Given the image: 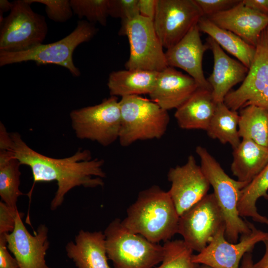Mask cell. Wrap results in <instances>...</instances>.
Here are the masks:
<instances>
[{
  "label": "cell",
  "instance_id": "cell-7",
  "mask_svg": "<svg viewBox=\"0 0 268 268\" xmlns=\"http://www.w3.org/2000/svg\"><path fill=\"white\" fill-rule=\"evenodd\" d=\"M12 2L10 13L0 24V51L24 52L43 44L48 33L45 17L34 12L28 0Z\"/></svg>",
  "mask_w": 268,
  "mask_h": 268
},
{
  "label": "cell",
  "instance_id": "cell-8",
  "mask_svg": "<svg viewBox=\"0 0 268 268\" xmlns=\"http://www.w3.org/2000/svg\"><path fill=\"white\" fill-rule=\"evenodd\" d=\"M71 126L77 138L107 146L119 138L121 122L119 101L111 96L99 104L72 110Z\"/></svg>",
  "mask_w": 268,
  "mask_h": 268
},
{
  "label": "cell",
  "instance_id": "cell-6",
  "mask_svg": "<svg viewBox=\"0 0 268 268\" xmlns=\"http://www.w3.org/2000/svg\"><path fill=\"white\" fill-rule=\"evenodd\" d=\"M98 29L87 20H79L75 29L63 39L47 44H42L29 50L10 53L0 51V66L33 61L37 65L54 64L67 68L74 77L81 73L73 61L75 49L91 40Z\"/></svg>",
  "mask_w": 268,
  "mask_h": 268
},
{
  "label": "cell",
  "instance_id": "cell-38",
  "mask_svg": "<svg viewBox=\"0 0 268 268\" xmlns=\"http://www.w3.org/2000/svg\"><path fill=\"white\" fill-rule=\"evenodd\" d=\"M250 104L268 107V86L247 102L243 107Z\"/></svg>",
  "mask_w": 268,
  "mask_h": 268
},
{
  "label": "cell",
  "instance_id": "cell-32",
  "mask_svg": "<svg viewBox=\"0 0 268 268\" xmlns=\"http://www.w3.org/2000/svg\"><path fill=\"white\" fill-rule=\"evenodd\" d=\"M32 4L40 3L45 5L48 17L59 23L65 22L70 19L73 14L69 0H28Z\"/></svg>",
  "mask_w": 268,
  "mask_h": 268
},
{
  "label": "cell",
  "instance_id": "cell-11",
  "mask_svg": "<svg viewBox=\"0 0 268 268\" xmlns=\"http://www.w3.org/2000/svg\"><path fill=\"white\" fill-rule=\"evenodd\" d=\"M203 16L195 0H157L153 23L163 47L175 46Z\"/></svg>",
  "mask_w": 268,
  "mask_h": 268
},
{
  "label": "cell",
  "instance_id": "cell-16",
  "mask_svg": "<svg viewBox=\"0 0 268 268\" xmlns=\"http://www.w3.org/2000/svg\"><path fill=\"white\" fill-rule=\"evenodd\" d=\"M200 32L198 24L193 27L182 40L167 50L166 60L168 67L185 70L200 87L211 90L202 69L203 56L209 46L202 43Z\"/></svg>",
  "mask_w": 268,
  "mask_h": 268
},
{
  "label": "cell",
  "instance_id": "cell-21",
  "mask_svg": "<svg viewBox=\"0 0 268 268\" xmlns=\"http://www.w3.org/2000/svg\"><path fill=\"white\" fill-rule=\"evenodd\" d=\"M216 104L211 90L199 87L176 109L175 117L179 126L186 130L206 131Z\"/></svg>",
  "mask_w": 268,
  "mask_h": 268
},
{
  "label": "cell",
  "instance_id": "cell-33",
  "mask_svg": "<svg viewBox=\"0 0 268 268\" xmlns=\"http://www.w3.org/2000/svg\"><path fill=\"white\" fill-rule=\"evenodd\" d=\"M203 17L227 10L237 4L240 0H195Z\"/></svg>",
  "mask_w": 268,
  "mask_h": 268
},
{
  "label": "cell",
  "instance_id": "cell-42",
  "mask_svg": "<svg viewBox=\"0 0 268 268\" xmlns=\"http://www.w3.org/2000/svg\"><path fill=\"white\" fill-rule=\"evenodd\" d=\"M198 268H212L208 266L205 265H200Z\"/></svg>",
  "mask_w": 268,
  "mask_h": 268
},
{
  "label": "cell",
  "instance_id": "cell-10",
  "mask_svg": "<svg viewBox=\"0 0 268 268\" xmlns=\"http://www.w3.org/2000/svg\"><path fill=\"white\" fill-rule=\"evenodd\" d=\"M125 35L130 48L126 69L160 72L168 67L152 20L137 16L128 23Z\"/></svg>",
  "mask_w": 268,
  "mask_h": 268
},
{
  "label": "cell",
  "instance_id": "cell-41",
  "mask_svg": "<svg viewBox=\"0 0 268 268\" xmlns=\"http://www.w3.org/2000/svg\"><path fill=\"white\" fill-rule=\"evenodd\" d=\"M12 7V2H9L7 0H0V13L3 14L4 12L10 11Z\"/></svg>",
  "mask_w": 268,
  "mask_h": 268
},
{
  "label": "cell",
  "instance_id": "cell-20",
  "mask_svg": "<svg viewBox=\"0 0 268 268\" xmlns=\"http://www.w3.org/2000/svg\"><path fill=\"white\" fill-rule=\"evenodd\" d=\"M67 255L77 268H111L108 263L104 233L80 230L74 241L65 247Z\"/></svg>",
  "mask_w": 268,
  "mask_h": 268
},
{
  "label": "cell",
  "instance_id": "cell-27",
  "mask_svg": "<svg viewBox=\"0 0 268 268\" xmlns=\"http://www.w3.org/2000/svg\"><path fill=\"white\" fill-rule=\"evenodd\" d=\"M20 165L11 151L0 148V196L2 202L15 209L18 198L23 195L19 190Z\"/></svg>",
  "mask_w": 268,
  "mask_h": 268
},
{
  "label": "cell",
  "instance_id": "cell-23",
  "mask_svg": "<svg viewBox=\"0 0 268 268\" xmlns=\"http://www.w3.org/2000/svg\"><path fill=\"white\" fill-rule=\"evenodd\" d=\"M158 72L125 69L109 75L107 86L111 96L122 97L149 94L155 85Z\"/></svg>",
  "mask_w": 268,
  "mask_h": 268
},
{
  "label": "cell",
  "instance_id": "cell-3",
  "mask_svg": "<svg viewBox=\"0 0 268 268\" xmlns=\"http://www.w3.org/2000/svg\"><path fill=\"white\" fill-rule=\"evenodd\" d=\"M196 152L223 213L225 222V237L228 242L237 243L241 236L249 234L252 230V223L243 220L238 210L241 191L248 183L230 177L204 147L198 146Z\"/></svg>",
  "mask_w": 268,
  "mask_h": 268
},
{
  "label": "cell",
  "instance_id": "cell-9",
  "mask_svg": "<svg viewBox=\"0 0 268 268\" xmlns=\"http://www.w3.org/2000/svg\"><path fill=\"white\" fill-rule=\"evenodd\" d=\"M224 228L223 213L213 193H211L180 216L178 233L189 247L199 253Z\"/></svg>",
  "mask_w": 268,
  "mask_h": 268
},
{
  "label": "cell",
  "instance_id": "cell-2",
  "mask_svg": "<svg viewBox=\"0 0 268 268\" xmlns=\"http://www.w3.org/2000/svg\"><path fill=\"white\" fill-rule=\"evenodd\" d=\"M127 213L123 226L152 243L170 240L178 232L180 216L168 192L158 186L140 192Z\"/></svg>",
  "mask_w": 268,
  "mask_h": 268
},
{
  "label": "cell",
  "instance_id": "cell-35",
  "mask_svg": "<svg viewBox=\"0 0 268 268\" xmlns=\"http://www.w3.org/2000/svg\"><path fill=\"white\" fill-rule=\"evenodd\" d=\"M9 251L5 235H0V268H19L16 260Z\"/></svg>",
  "mask_w": 268,
  "mask_h": 268
},
{
  "label": "cell",
  "instance_id": "cell-26",
  "mask_svg": "<svg viewBox=\"0 0 268 268\" xmlns=\"http://www.w3.org/2000/svg\"><path fill=\"white\" fill-rule=\"evenodd\" d=\"M239 118L237 111L230 109L224 102L217 103L206 131L208 135L222 143H229L233 149L235 148L241 142L238 133Z\"/></svg>",
  "mask_w": 268,
  "mask_h": 268
},
{
  "label": "cell",
  "instance_id": "cell-19",
  "mask_svg": "<svg viewBox=\"0 0 268 268\" xmlns=\"http://www.w3.org/2000/svg\"><path fill=\"white\" fill-rule=\"evenodd\" d=\"M206 40L212 51L214 62L212 72L207 80L215 102H223L230 89L244 80L249 68L228 56L211 38L208 37Z\"/></svg>",
  "mask_w": 268,
  "mask_h": 268
},
{
  "label": "cell",
  "instance_id": "cell-14",
  "mask_svg": "<svg viewBox=\"0 0 268 268\" xmlns=\"http://www.w3.org/2000/svg\"><path fill=\"white\" fill-rule=\"evenodd\" d=\"M23 213L18 211L13 230L5 234L9 251L16 260L19 268H51L45 260L50 247L48 227L41 224L32 235L23 222Z\"/></svg>",
  "mask_w": 268,
  "mask_h": 268
},
{
  "label": "cell",
  "instance_id": "cell-17",
  "mask_svg": "<svg viewBox=\"0 0 268 268\" xmlns=\"http://www.w3.org/2000/svg\"><path fill=\"white\" fill-rule=\"evenodd\" d=\"M205 17L255 47L268 27V14L247 7L242 0L231 8Z\"/></svg>",
  "mask_w": 268,
  "mask_h": 268
},
{
  "label": "cell",
  "instance_id": "cell-18",
  "mask_svg": "<svg viewBox=\"0 0 268 268\" xmlns=\"http://www.w3.org/2000/svg\"><path fill=\"white\" fill-rule=\"evenodd\" d=\"M199 87L195 80L174 67H167L158 72L151 100L168 111L181 106Z\"/></svg>",
  "mask_w": 268,
  "mask_h": 268
},
{
  "label": "cell",
  "instance_id": "cell-25",
  "mask_svg": "<svg viewBox=\"0 0 268 268\" xmlns=\"http://www.w3.org/2000/svg\"><path fill=\"white\" fill-rule=\"evenodd\" d=\"M240 110V137L268 147V107L250 104Z\"/></svg>",
  "mask_w": 268,
  "mask_h": 268
},
{
  "label": "cell",
  "instance_id": "cell-34",
  "mask_svg": "<svg viewBox=\"0 0 268 268\" xmlns=\"http://www.w3.org/2000/svg\"><path fill=\"white\" fill-rule=\"evenodd\" d=\"M18 209L9 207L5 203L0 202V235L7 234L13 230Z\"/></svg>",
  "mask_w": 268,
  "mask_h": 268
},
{
  "label": "cell",
  "instance_id": "cell-30",
  "mask_svg": "<svg viewBox=\"0 0 268 268\" xmlns=\"http://www.w3.org/2000/svg\"><path fill=\"white\" fill-rule=\"evenodd\" d=\"M74 14L85 17L91 23L106 26L109 16V0H70Z\"/></svg>",
  "mask_w": 268,
  "mask_h": 268
},
{
  "label": "cell",
  "instance_id": "cell-4",
  "mask_svg": "<svg viewBox=\"0 0 268 268\" xmlns=\"http://www.w3.org/2000/svg\"><path fill=\"white\" fill-rule=\"evenodd\" d=\"M108 259L114 268H153L161 262L163 247L125 228L116 218L104 230Z\"/></svg>",
  "mask_w": 268,
  "mask_h": 268
},
{
  "label": "cell",
  "instance_id": "cell-5",
  "mask_svg": "<svg viewBox=\"0 0 268 268\" xmlns=\"http://www.w3.org/2000/svg\"><path fill=\"white\" fill-rule=\"evenodd\" d=\"M119 103L121 122L118 139L121 146L160 138L165 134L170 121L168 112L151 100L133 95L122 97Z\"/></svg>",
  "mask_w": 268,
  "mask_h": 268
},
{
  "label": "cell",
  "instance_id": "cell-13",
  "mask_svg": "<svg viewBox=\"0 0 268 268\" xmlns=\"http://www.w3.org/2000/svg\"><path fill=\"white\" fill-rule=\"evenodd\" d=\"M167 177L171 183L168 192L179 216L204 198L210 186L192 155L183 165L171 168Z\"/></svg>",
  "mask_w": 268,
  "mask_h": 268
},
{
  "label": "cell",
  "instance_id": "cell-15",
  "mask_svg": "<svg viewBox=\"0 0 268 268\" xmlns=\"http://www.w3.org/2000/svg\"><path fill=\"white\" fill-rule=\"evenodd\" d=\"M268 86V27L262 32L256 46L255 54L248 72L241 86L230 91L224 103L237 111Z\"/></svg>",
  "mask_w": 268,
  "mask_h": 268
},
{
  "label": "cell",
  "instance_id": "cell-40",
  "mask_svg": "<svg viewBox=\"0 0 268 268\" xmlns=\"http://www.w3.org/2000/svg\"><path fill=\"white\" fill-rule=\"evenodd\" d=\"M252 252L247 253L243 257L239 268H254Z\"/></svg>",
  "mask_w": 268,
  "mask_h": 268
},
{
  "label": "cell",
  "instance_id": "cell-28",
  "mask_svg": "<svg viewBox=\"0 0 268 268\" xmlns=\"http://www.w3.org/2000/svg\"><path fill=\"white\" fill-rule=\"evenodd\" d=\"M268 163L264 169L245 187L241 193L238 210L241 217H250L256 222L268 225V218L261 215L256 202L263 197L268 200Z\"/></svg>",
  "mask_w": 268,
  "mask_h": 268
},
{
  "label": "cell",
  "instance_id": "cell-1",
  "mask_svg": "<svg viewBox=\"0 0 268 268\" xmlns=\"http://www.w3.org/2000/svg\"><path fill=\"white\" fill-rule=\"evenodd\" d=\"M0 148L9 150L21 165L31 168L33 183L27 194L29 199L36 183L57 182L58 188L50 203L51 210L59 208L66 194L74 187L93 188L104 185V161L98 158L91 159L89 150L79 149L72 155L64 158L48 157L30 147L19 133H8L1 122Z\"/></svg>",
  "mask_w": 268,
  "mask_h": 268
},
{
  "label": "cell",
  "instance_id": "cell-29",
  "mask_svg": "<svg viewBox=\"0 0 268 268\" xmlns=\"http://www.w3.org/2000/svg\"><path fill=\"white\" fill-rule=\"evenodd\" d=\"M162 263L157 268H198L193 262V250L183 240H168L163 245Z\"/></svg>",
  "mask_w": 268,
  "mask_h": 268
},
{
  "label": "cell",
  "instance_id": "cell-24",
  "mask_svg": "<svg viewBox=\"0 0 268 268\" xmlns=\"http://www.w3.org/2000/svg\"><path fill=\"white\" fill-rule=\"evenodd\" d=\"M200 31L208 35L222 48L250 68L256 52V47L243 40L231 31L221 28L205 17L198 24Z\"/></svg>",
  "mask_w": 268,
  "mask_h": 268
},
{
  "label": "cell",
  "instance_id": "cell-31",
  "mask_svg": "<svg viewBox=\"0 0 268 268\" xmlns=\"http://www.w3.org/2000/svg\"><path fill=\"white\" fill-rule=\"evenodd\" d=\"M138 0H109V16L121 19L119 34L125 35L128 23L139 15Z\"/></svg>",
  "mask_w": 268,
  "mask_h": 268
},
{
  "label": "cell",
  "instance_id": "cell-12",
  "mask_svg": "<svg viewBox=\"0 0 268 268\" xmlns=\"http://www.w3.org/2000/svg\"><path fill=\"white\" fill-rule=\"evenodd\" d=\"M252 230L240 237L237 243H231L225 238V228L221 229L201 252L193 255V262L212 268H239L244 256L252 252L259 242L268 240V233L256 228L252 224Z\"/></svg>",
  "mask_w": 268,
  "mask_h": 268
},
{
  "label": "cell",
  "instance_id": "cell-36",
  "mask_svg": "<svg viewBox=\"0 0 268 268\" xmlns=\"http://www.w3.org/2000/svg\"><path fill=\"white\" fill-rule=\"evenodd\" d=\"M157 0H138L139 15L153 21L156 9Z\"/></svg>",
  "mask_w": 268,
  "mask_h": 268
},
{
  "label": "cell",
  "instance_id": "cell-39",
  "mask_svg": "<svg viewBox=\"0 0 268 268\" xmlns=\"http://www.w3.org/2000/svg\"><path fill=\"white\" fill-rule=\"evenodd\" d=\"M265 245V252L262 259L254 264V268H268V240L264 242Z\"/></svg>",
  "mask_w": 268,
  "mask_h": 268
},
{
  "label": "cell",
  "instance_id": "cell-22",
  "mask_svg": "<svg viewBox=\"0 0 268 268\" xmlns=\"http://www.w3.org/2000/svg\"><path fill=\"white\" fill-rule=\"evenodd\" d=\"M268 163V147L242 139L233 149L231 170L237 180L248 184Z\"/></svg>",
  "mask_w": 268,
  "mask_h": 268
},
{
  "label": "cell",
  "instance_id": "cell-37",
  "mask_svg": "<svg viewBox=\"0 0 268 268\" xmlns=\"http://www.w3.org/2000/svg\"><path fill=\"white\" fill-rule=\"evenodd\" d=\"M242 2L251 9L268 14V0H242Z\"/></svg>",
  "mask_w": 268,
  "mask_h": 268
}]
</instances>
